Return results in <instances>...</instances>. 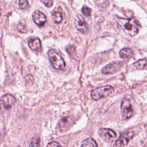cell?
<instances>
[{
    "mask_svg": "<svg viewBox=\"0 0 147 147\" xmlns=\"http://www.w3.org/2000/svg\"><path fill=\"white\" fill-rule=\"evenodd\" d=\"M117 21L125 33L130 37L136 35L141 27L139 22L134 18H123L118 17Z\"/></svg>",
    "mask_w": 147,
    "mask_h": 147,
    "instance_id": "1",
    "label": "cell"
},
{
    "mask_svg": "<svg viewBox=\"0 0 147 147\" xmlns=\"http://www.w3.org/2000/svg\"><path fill=\"white\" fill-rule=\"evenodd\" d=\"M48 57L52 67L57 70H64L65 68V63L60 55L54 49H49L48 52Z\"/></svg>",
    "mask_w": 147,
    "mask_h": 147,
    "instance_id": "2",
    "label": "cell"
},
{
    "mask_svg": "<svg viewBox=\"0 0 147 147\" xmlns=\"http://www.w3.org/2000/svg\"><path fill=\"white\" fill-rule=\"evenodd\" d=\"M114 91V88L109 85L100 87L91 91V96L92 99L95 100H99L102 98L107 97L111 95Z\"/></svg>",
    "mask_w": 147,
    "mask_h": 147,
    "instance_id": "3",
    "label": "cell"
},
{
    "mask_svg": "<svg viewBox=\"0 0 147 147\" xmlns=\"http://www.w3.org/2000/svg\"><path fill=\"white\" fill-rule=\"evenodd\" d=\"M16 99L14 97L10 94H5L3 95L0 99V111L2 114L9 110L14 104Z\"/></svg>",
    "mask_w": 147,
    "mask_h": 147,
    "instance_id": "4",
    "label": "cell"
},
{
    "mask_svg": "<svg viewBox=\"0 0 147 147\" xmlns=\"http://www.w3.org/2000/svg\"><path fill=\"white\" fill-rule=\"evenodd\" d=\"M121 111L123 120L130 118L133 115V110L130 100L127 98H124L121 105Z\"/></svg>",
    "mask_w": 147,
    "mask_h": 147,
    "instance_id": "5",
    "label": "cell"
},
{
    "mask_svg": "<svg viewBox=\"0 0 147 147\" xmlns=\"http://www.w3.org/2000/svg\"><path fill=\"white\" fill-rule=\"evenodd\" d=\"M73 123L74 118L71 115H64L59 122V129L61 131H65L67 130Z\"/></svg>",
    "mask_w": 147,
    "mask_h": 147,
    "instance_id": "6",
    "label": "cell"
},
{
    "mask_svg": "<svg viewBox=\"0 0 147 147\" xmlns=\"http://www.w3.org/2000/svg\"><path fill=\"white\" fill-rule=\"evenodd\" d=\"M98 134L103 140L107 142H111L117 137V134L115 131L107 128L100 129L98 131Z\"/></svg>",
    "mask_w": 147,
    "mask_h": 147,
    "instance_id": "7",
    "label": "cell"
},
{
    "mask_svg": "<svg viewBox=\"0 0 147 147\" xmlns=\"http://www.w3.org/2000/svg\"><path fill=\"white\" fill-rule=\"evenodd\" d=\"M134 136L133 131H127L121 134L119 138L115 141L114 144V146H124L127 145L128 142Z\"/></svg>",
    "mask_w": 147,
    "mask_h": 147,
    "instance_id": "8",
    "label": "cell"
},
{
    "mask_svg": "<svg viewBox=\"0 0 147 147\" xmlns=\"http://www.w3.org/2000/svg\"><path fill=\"white\" fill-rule=\"evenodd\" d=\"M123 63L121 61H115L105 66L102 70L103 74H114L119 70L123 66Z\"/></svg>",
    "mask_w": 147,
    "mask_h": 147,
    "instance_id": "9",
    "label": "cell"
},
{
    "mask_svg": "<svg viewBox=\"0 0 147 147\" xmlns=\"http://www.w3.org/2000/svg\"><path fill=\"white\" fill-rule=\"evenodd\" d=\"M75 25L77 30L82 33H86L88 30L87 25L84 19L80 16L78 15L75 20Z\"/></svg>",
    "mask_w": 147,
    "mask_h": 147,
    "instance_id": "10",
    "label": "cell"
},
{
    "mask_svg": "<svg viewBox=\"0 0 147 147\" xmlns=\"http://www.w3.org/2000/svg\"><path fill=\"white\" fill-rule=\"evenodd\" d=\"M32 17L34 23L38 26H42L46 22L47 18L44 14L39 10H36L32 14Z\"/></svg>",
    "mask_w": 147,
    "mask_h": 147,
    "instance_id": "11",
    "label": "cell"
},
{
    "mask_svg": "<svg viewBox=\"0 0 147 147\" xmlns=\"http://www.w3.org/2000/svg\"><path fill=\"white\" fill-rule=\"evenodd\" d=\"M28 45L29 48L34 51H38L41 49V44L39 38L32 37L28 40Z\"/></svg>",
    "mask_w": 147,
    "mask_h": 147,
    "instance_id": "12",
    "label": "cell"
},
{
    "mask_svg": "<svg viewBox=\"0 0 147 147\" xmlns=\"http://www.w3.org/2000/svg\"><path fill=\"white\" fill-rule=\"evenodd\" d=\"M61 11H61V7H58L53 10V12L52 13V17L53 20L55 23L59 24L61 22L63 19Z\"/></svg>",
    "mask_w": 147,
    "mask_h": 147,
    "instance_id": "13",
    "label": "cell"
},
{
    "mask_svg": "<svg viewBox=\"0 0 147 147\" xmlns=\"http://www.w3.org/2000/svg\"><path fill=\"white\" fill-rule=\"evenodd\" d=\"M119 53L122 58H128L130 57L133 55V52L130 48H124L121 49Z\"/></svg>",
    "mask_w": 147,
    "mask_h": 147,
    "instance_id": "14",
    "label": "cell"
},
{
    "mask_svg": "<svg viewBox=\"0 0 147 147\" xmlns=\"http://www.w3.org/2000/svg\"><path fill=\"white\" fill-rule=\"evenodd\" d=\"M98 144L95 142V141L92 138H88L86 139L82 142L81 146L85 147V146H97Z\"/></svg>",
    "mask_w": 147,
    "mask_h": 147,
    "instance_id": "15",
    "label": "cell"
},
{
    "mask_svg": "<svg viewBox=\"0 0 147 147\" xmlns=\"http://www.w3.org/2000/svg\"><path fill=\"white\" fill-rule=\"evenodd\" d=\"M133 65L136 67L137 68L140 69H143L146 68V60L145 58L143 59H141L140 60H138L136 61L134 64Z\"/></svg>",
    "mask_w": 147,
    "mask_h": 147,
    "instance_id": "16",
    "label": "cell"
},
{
    "mask_svg": "<svg viewBox=\"0 0 147 147\" xmlns=\"http://www.w3.org/2000/svg\"><path fill=\"white\" fill-rule=\"evenodd\" d=\"M19 6L21 9H25L29 7V3L28 0H19Z\"/></svg>",
    "mask_w": 147,
    "mask_h": 147,
    "instance_id": "17",
    "label": "cell"
},
{
    "mask_svg": "<svg viewBox=\"0 0 147 147\" xmlns=\"http://www.w3.org/2000/svg\"><path fill=\"white\" fill-rule=\"evenodd\" d=\"M66 51L69 55L70 56L74 55L76 52L75 47L73 45H68L66 47Z\"/></svg>",
    "mask_w": 147,
    "mask_h": 147,
    "instance_id": "18",
    "label": "cell"
},
{
    "mask_svg": "<svg viewBox=\"0 0 147 147\" xmlns=\"http://www.w3.org/2000/svg\"><path fill=\"white\" fill-rule=\"evenodd\" d=\"M39 145H40V139H39V138L34 137L31 140V141L30 142L29 146H39Z\"/></svg>",
    "mask_w": 147,
    "mask_h": 147,
    "instance_id": "19",
    "label": "cell"
},
{
    "mask_svg": "<svg viewBox=\"0 0 147 147\" xmlns=\"http://www.w3.org/2000/svg\"><path fill=\"white\" fill-rule=\"evenodd\" d=\"M82 13L84 16L87 17V16H90L91 14V9L87 7V6H83L82 9Z\"/></svg>",
    "mask_w": 147,
    "mask_h": 147,
    "instance_id": "20",
    "label": "cell"
},
{
    "mask_svg": "<svg viewBox=\"0 0 147 147\" xmlns=\"http://www.w3.org/2000/svg\"><path fill=\"white\" fill-rule=\"evenodd\" d=\"M42 1L48 7H49L53 5L52 0H42Z\"/></svg>",
    "mask_w": 147,
    "mask_h": 147,
    "instance_id": "21",
    "label": "cell"
},
{
    "mask_svg": "<svg viewBox=\"0 0 147 147\" xmlns=\"http://www.w3.org/2000/svg\"><path fill=\"white\" fill-rule=\"evenodd\" d=\"M47 146H61V145L56 141H52L49 144H48Z\"/></svg>",
    "mask_w": 147,
    "mask_h": 147,
    "instance_id": "22",
    "label": "cell"
},
{
    "mask_svg": "<svg viewBox=\"0 0 147 147\" xmlns=\"http://www.w3.org/2000/svg\"><path fill=\"white\" fill-rule=\"evenodd\" d=\"M19 25L21 26V28H18V30H19L21 32H22V33H26V31H27L26 29L22 25H20V24Z\"/></svg>",
    "mask_w": 147,
    "mask_h": 147,
    "instance_id": "23",
    "label": "cell"
}]
</instances>
